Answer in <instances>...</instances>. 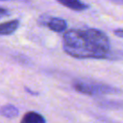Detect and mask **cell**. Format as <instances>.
Returning <instances> with one entry per match:
<instances>
[{
    "mask_svg": "<svg viewBox=\"0 0 123 123\" xmlns=\"http://www.w3.org/2000/svg\"><path fill=\"white\" fill-rule=\"evenodd\" d=\"M63 51L72 58L79 60L108 59L111 42L108 36L101 30L70 29L62 37Z\"/></svg>",
    "mask_w": 123,
    "mask_h": 123,
    "instance_id": "1",
    "label": "cell"
},
{
    "mask_svg": "<svg viewBox=\"0 0 123 123\" xmlns=\"http://www.w3.org/2000/svg\"><path fill=\"white\" fill-rule=\"evenodd\" d=\"M73 87L76 91L90 95H106V94H115L120 92V89L111 86L110 85L94 82V81H86V80H77L73 83Z\"/></svg>",
    "mask_w": 123,
    "mask_h": 123,
    "instance_id": "2",
    "label": "cell"
},
{
    "mask_svg": "<svg viewBox=\"0 0 123 123\" xmlns=\"http://www.w3.org/2000/svg\"><path fill=\"white\" fill-rule=\"evenodd\" d=\"M39 23L41 25L47 26L51 31L56 33H62L66 30L67 22L60 17H50L48 15L41 16L39 18Z\"/></svg>",
    "mask_w": 123,
    "mask_h": 123,
    "instance_id": "3",
    "label": "cell"
},
{
    "mask_svg": "<svg viewBox=\"0 0 123 123\" xmlns=\"http://www.w3.org/2000/svg\"><path fill=\"white\" fill-rule=\"evenodd\" d=\"M56 1L59 2L61 5L75 12H83L89 8L87 4L82 2L81 0H56Z\"/></svg>",
    "mask_w": 123,
    "mask_h": 123,
    "instance_id": "4",
    "label": "cell"
},
{
    "mask_svg": "<svg viewBox=\"0 0 123 123\" xmlns=\"http://www.w3.org/2000/svg\"><path fill=\"white\" fill-rule=\"evenodd\" d=\"M19 27V20L13 19L0 23V36H10L13 34Z\"/></svg>",
    "mask_w": 123,
    "mask_h": 123,
    "instance_id": "5",
    "label": "cell"
},
{
    "mask_svg": "<svg viewBox=\"0 0 123 123\" xmlns=\"http://www.w3.org/2000/svg\"><path fill=\"white\" fill-rule=\"evenodd\" d=\"M20 123H46V120L37 111H28L23 115Z\"/></svg>",
    "mask_w": 123,
    "mask_h": 123,
    "instance_id": "6",
    "label": "cell"
},
{
    "mask_svg": "<svg viewBox=\"0 0 123 123\" xmlns=\"http://www.w3.org/2000/svg\"><path fill=\"white\" fill-rule=\"evenodd\" d=\"M18 113H19L18 109L13 105L8 104V105H4V106L0 107V114L4 117L14 118L18 115Z\"/></svg>",
    "mask_w": 123,
    "mask_h": 123,
    "instance_id": "7",
    "label": "cell"
},
{
    "mask_svg": "<svg viewBox=\"0 0 123 123\" xmlns=\"http://www.w3.org/2000/svg\"><path fill=\"white\" fill-rule=\"evenodd\" d=\"M113 34H114L116 37L123 38V29H116V30L113 31Z\"/></svg>",
    "mask_w": 123,
    "mask_h": 123,
    "instance_id": "8",
    "label": "cell"
},
{
    "mask_svg": "<svg viewBox=\"0 0 123 123\" xmlns=\"http://www.w3.org/2000/svg\"><path fill=\"white\" fill-rule=\"evenodd\" d=\"M9 11L4 9V8H1L0 7V17H3V16H6V15H9Z\"/></svg>",
    "mask_w": 123,
    "mask_h": 123,
    "instance_id": "9",
    "label": "cell"
},
{
    "mask_svg": "<svg viewBox=\"0 0 123 123\" xmlns=\"http://www.w3.org/2000/svg\"><path fill=\"white\" fill-rule=\"evenodd\" d=\"M25 90L28 92V93H30V94H32V95H38V92H35V91H33V90H31V89H29L28 87H25Z\"/></svg>",
    "mask_w": 123,
    "mask_h": 123,
    "instance_id": "10",
    "label": "cell"
},
{
    "mask_svg": "<svg viewBox=\"0 0 123 123\" xmlns=\"http://www.w3.org/2000/svg\"><path fill=\"white\" fill-rule=\"evenodd\" d=\"M113 3H116V4H120V5H123V0H110Z\"/></svg>",
    "mask_w": 123,
    "mask_h": 123,
    "instance_id": "11",
    "label": "cell"
}]
</instances>
